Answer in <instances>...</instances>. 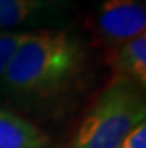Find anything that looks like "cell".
Segmentation results:
<instances>
[{"mask_svg": "<svg viewBox=\"0 0 146 148\" xmlns=\"http://www.w3.org/2000/svg\"><path fill=\"white\" fill-rule=\"evenodd\" d=\"M100 38L112 45L130 40L146 30V9L142 0H103L96 15Z\"/></svg>", "mask_w": 146, "mask_h": 148, "instance_id": "3", "label": "cell"}, {"mask_svg": "<svg viewBox=\"0 0 146 148\" xmlns=\"http://www.w3.org/2000/svg\"><path fill=\"white\" fill-rule=\"evenodd\" d=\"M115 78H124L140 88L146 87V33L139 34L121 45L109 58Z\"/></svg>", "mask_w": 146, "mask_h": 148, "instance_id": "5", "label": "cell"}, {"mask_svg": "<svg viewBox=\"0 0 146 148\" xmlns=\"http://www.w3.org/2000/svg\"><path fill=\"white\" fill-rule=\"evenodd\" d=\"M119 148H146V121H142L122 139Z\"/></svg>", "mask_w": 146, "mask_h": 148, "instance_id": "8", "label": "cell"}, {"mask_svg": "<svg viewBox=\"0 0 146 148\" xmlns=\"http://www.w3.org/2000/svg\"><path fill=\"white\" fill-rule=\"evenodd\" d=\"M137 84L113 78L87 112L70 148H119L122 139L146 118V100Z\"/></svg>", "mask_w": 146, "mask_h": 148, "instance_id": "2", "label": "cell"}, {"mask_svg": "<svg viewBox=\"0 0 146 148\" xmlns=\"http://www.w3.org/2000/svg\"><path fill=\"white\" fill-rule=\"evenodd\" d=\"M87 51L67 30L29 32L2 78L6 90L27 99L61 94L82 75Z\"/></svg>", "mask_w": 146, "mask_h": 148, "instance_id": "1", "label": "cell"}, {"mask_svg": "<svg viewBox=\"0 0 146 148\" xmlns=\"http://www.w3.org/2000/svg\"><path fill=\"white\" fill-rule=\"evenodd\" d=\"M43 130L11 111L0 108V148H49Z\"/></svg>", "mask_w": 146, "mask_h": 148, "instance_id": "4", "label": "cell"}, {"mask_svg": "<svg viewBox=\"0 0 146 148\" xmlns=\"http://www.w3.org/2000/svg\"><path fill=\"white\" fill-rule=\"evenodd\" d=\"M55 11L40 0H0V32L37 21Z\"/></svg>", "mask_w": 146, "mask_h": 148, "instance_id": "6", "label": "cell"}, {"mask_svg": "<svg viewBox=\"0 0 146 148\" xmlns=\"http://www.w3.org/2000/svg\"><path fill=\"white\" fill-rule=\"evenodd\" d=\"M29 32L20 30H6L0 32V79L3 78L11 60L14 58L16 49L22 43Z\"/></svg>", "mask_w": 146, "mask_h": 148, "instance_id": "7", "label": "cell"}, {"mask_svg": "<svg viewBox=\"0 0 146 148\" xmlns=\"http://www.w3.org/2000/svg\"><path fill=\"white\" fill-rule=\"evenodd\" d=\"M40 2H43L46 5H51V6H54V8L58 9V8H61V6H67L72 0H40Z\"/></svg>", "mask_w": 146, "mask_h": 148, "instance_id": "9", "label": "cell"}]
</instances>
